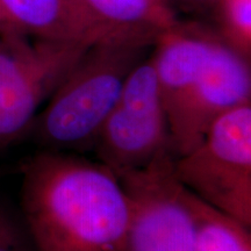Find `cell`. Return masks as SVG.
I'll use <instances>...</instances> for the list:
<instances>
[{"instance_id":"1","label":"cell","mask_w":251,"mask_h":251,"mask_svg":"<svg viewBox=\"0 0 251 251\" xmlns=\"http://www.w3.org/2000/svg\"><path fill=\"white\" fill-rule=\"evenodd\" d=\"M19 174L20 214L36 251H127L129 200L107 166L43 149Z\"/></svg>"},{"instance_id":"2","label":"cell","mask_w":251,"mask_h":251,"mask_svg":"<svg viewBox=\"0 0 251 251\" xmlns=\"http://www.w3.org/2000/svg\"><path fill=\"white\" fill-rule=\"evenodd\" d=\"M152 47L127 41L90 46L37 114L27 136L46 150H92L126 80Z\"/></svg>"},{"instance_id":"3","label":"cell","mask_w":251,"mask_h":251,"mask_svg":"<svg viewBox=\"0 0 251 251\" xmlns=\"http://www.w3.org/2000/svg\"><path fill=\"white\" fill-rule=\"evenodd\" d=\"M89 47L0 28V151L27 136L42 106Z\"/></svg>"},{"instance_id":"4","label":"cell","mask_w":251,"mask_h":251,"mask_svg":"<svg viewBox=\"0 0 251 251\" xmlns=\"http://www.w3.org/2000/svg\"><path fill=\"white\" fill-rule=\"evenodd\" d=\"M174 170L202 201L251 227V102L216 119Z\"/></svg>"},{"instance_id":"5","label":"cell","mask_w":251,"mask_h":251,"mask_svg":"<svg viewBox=\"0 0 251 251\" xmlns=\"http://www.w3.org/2000/svg\"><path fill=\"white\" fill-rule=\"evenodd\" d=\"M92 150L118 178L146 168L164 153H175L150 55L130 72Z\"/></svg>"},{"instance_id":"6","label":"cell","mask_w":251,"mask_h":251,"mask_svg":"<svg viewBox=\"0 0 251 251\" xmlns=\"http://www.w3.org/2000/svg\"><path fill=\"white\" fill-rule=\"evenodd\" d=\"M174 152L119 177L130 205L127 251H197L196 226L175 175Z\"/></svg>"},{"instance_id":"7","label":"cell","mask_w":251,"mask_h":251,"mask_svg":"<svg viewBox=\"0 0 251 251\" xmlns=\"http://www.w3.org/2000/svg\"><path fill=\"white\" fill-rule=\"evenodd\" d=\"M250 62L219 41L170 129L176 157L193 149L216 119L251 102Z\"/></svg>"},{"instance_id":"8","label":"cell","mask_w":251,"mask_h":251,"mask_svg":"<svg viewBox=\"0 0 251 251\" xmlns=\"http://www.w3.org/2000/svg\"><path fill=\"white\" fill-rule=\"evenodd\" d=\"M220 40L212 25L178 19L153 45L150 57L170 129Z\"/></svg>"},{"instance_id":"9","label":"cell","mask_w":251,"mask_h":251,"mask_svg":"<svg viewBox=\"0 0 251 251\" xmlns=\"http://www.w3.org/2000/svg\"><path fill=\"white\" fill-rule=\"evenodd\" d=\"M102 42L153 46L179 18L166 0H78Z\"/></svg>"},{"instance_id":"10","label":"cell","mask_w":251,"mask_h":251,"mask_svg":"<svg viewBox=\"0 0 251 251\" xmlns=\"http://www.w3.org/2000/svg\"><path fill=\"white\" fill-rule=\"evenodd\" d=\"M6 26L31 37L94 45L102 42L78 0H0Z\"/></svg>"},{"instance_id":"11","label":"cell","mask_w":251,"mask_h":251,"mask_svg":"<svg viewBox=\"0 0 251 251\" xmlns=\"http://www.w3.org/2000/svg\"><path fill=\"white\" fill-rule=\"evenodd\" d=\"M183 199L196 226L197 251H251V227L218 211L184 186Z\"/></svg>"},{"instance_id":"12","label":"cell","mask_w":251,"mask_h":251,"mask_svg":"<svg viewBox=\"0 0 251 251\" xmlns=\"http://www.w3.org/2000/svg\"><path fill=\"white\" fill-rule=\"evenodd\" d=\"M211 13L221 40L251 59V0H216Z\"/></svg>"},{"instance_id":"13","label":"cell","mask_w":251,"mask_h":251,"mask_svg":"<svg viewBox=\"0 0 251 251\" xmlns=\"http://www.w3.org/2000/svg\"><path fill=\"white\" fill-rule=\"evenodd\" d=\"M0 251H36L20 213L0 198Z\"/></svg>"},{"instance_id":"14","label":"cell","mask_w":251,"mask_h":251,"mask_svg":"<svg viewBox=\"0 0 251 251\" xmlns=\"http://www.w3.org/2000/svg\"><path fill=\"white\" fill-rule=\"evenodd\" d=\"M216 0H168L169 4H174L186 13H209ZM172 7V6H171Z\"/></svg>"},{"instance_id":"15","label":"cell","mask_w":251,"mask_h":251,"mask_svg":"<svg viewBox=\"0 0 251 251\" xmlns=\"http://www.w3.org/2000/svg\"><path fill=\"white\" fill-rule=\"evenodd\" d=\"M19 168L18 164L17 165H5V166H0V177H4L6 175H11V174H15L18 172Z\"/></svg>"},{"instance_id":"16","label":"cell","mask_w":251,"mask_h":251,"mask_svg":"<svg viewBox=\"0 0 251 251\" xmlns=\"http://www.w3.org/2000/svg\"><path fill=\"white\" fill-rule=\"evenodd\" d=\"M5 26H6V20H5L4 13H2V9H1V7H0V28L5 27Z\"/></svg>"}]
</instances>
